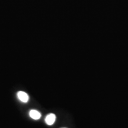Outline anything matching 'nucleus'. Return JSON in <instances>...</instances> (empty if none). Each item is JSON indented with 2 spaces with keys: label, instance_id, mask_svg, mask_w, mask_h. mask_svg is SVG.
<instances>
[{
  "label": "nucleus",
  "instance_id": "nucleus-4",
  "mask_svg": "<svg viewBox=\"0 0 128 128\" xmlns=\"http://www.w3.org/2000/svg\"></svg>",
  "mask_w": 128,
  "mask_h": 128
},
{
  "label": "nucleus",
  "instance_id": "nucleus-1",
  "mask_svg": "<svg viewBox=\"0 0 128 128\" xmlns=\"http://www.w3.org/2000/svg\"><path fill=\"white\" fill-rule=\"evenodd\" d=\"M17 98L22 103H27L29 100V96L27 92L23 91H19L17 93Z\"/></svg>",
  "mask_w": 128,
  "mask_h": 128
},
{
  "label": "nucleus",
  "instance_id": "nucleus-2",
  "mask_svg": "<svg viewBox=\"0 0 128 128\" xmlns=\"http://www.w3.org/2000/svg\"><path fill=\"white\" fill-rule=\"evenodd\" d=\"M56 119V115L54 113H49L46 116L44 121H45V123L48 125L51 126L54 124V123L55 122Z\"/></svg>",
  "mask_w": 128,
  "mask_h": 128
},
{
  "label": "nucleus",
  "instance_id": "nucleus-3",
  "mask_svg": "<svg viewBox=\"0 0 128 128\" xmlns=\"http://www.w3.org/2000/svg\"><path fill=\"white\" fill-rule=\"evenodd\" d=\"M29 116L30 118L34 120H39L41 118V113L40 112L37 110L32 109L29 112Z\"/></svg>",
  "mask_w": 128,
  "mask_h": 128
}]
</instances>
